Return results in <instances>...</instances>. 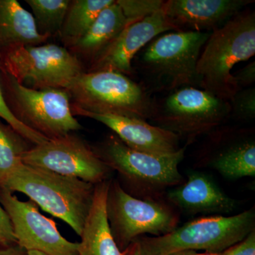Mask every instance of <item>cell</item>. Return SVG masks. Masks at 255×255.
I'll return each mask as SVG.
<instances>
[{"label":"cell","instance_id":"cell-1","mask_svg":"<svg viewBox=\"0 0 255 255\" xmlns=\"http://www.w3.org/2000/svg\"><path fill=\"white\" fill-rule=\"evenodd\" d=\"M255 54V12H240L211 32L196 66L198 88L231 102L240 90L233 67Z\"/></svg>","mask_w":255,"mask_h":255},{"label":"cell","instance_id":"cell-2","mask_svg":"<svg viewBox=\"0 0 255 255\" xmlns=\"http://www.w3.org/2000/svg\"><path fill=\"white\" fill-rule=\"evenodd\" d=\"M95 188V184L81 179L23 163L1 189L22 193L43 211L66 223L80 236L91 209Z\"/></svg>","mask_w":255,"mask_h":255},{"label":"cell","instance_id":"cell-3","mask_svg":"<svg viewBox=\"0 0 255 255\" xmlns=\"http://www.w3.org/2000/svg\"><path fill=\"white\" fill-rule=\"evenodd\" d=\"M70 105L99 114L151 119L154 100L147 89L117 72H86L65 89Z\"/></svg>","mask_w":255,"mask_h":255},{"label":"cell","instance_id":"cell-4","mask_svg":"<svg viewBox=\"0 0 255 255\" xmlns=\"http://www.w3.org/2000/svg\"><path fill=\"white\" fill-rule=\"evenodd\" d=\"M253 209L231 216H214L189 221L158 237L137 238L142 255H168L185 251L220 254L255 231Z\"/></svg>","mask_w":255,"mask_h":255},{"label":"cell","instance_id":"cell-5","mask_svg":"<svg viewBox=\"0 0 255 255\" xmlns=\"http://www.w3.org/2000/svg\"><path fill=\"white\" fill-rule=\"evenodd\" d=\"M211 33L178 31L154 38L140 58V68L152 89L170 92L197 87L196 66Z\"/></svg>","mask_w":255,"mask_h":255},{"label":"cell","instance_id":"cell-6","mask_svg":"<svg viewBox=\"0 0 255 255\" xmlns=\"http://www.w3.org/2000/svg\"><path fill=\"white\" fill-rule=\"evenodd\" d=\"M0 89L15 118L48 140L82 128L72 113L70 97L64 89L27 88L1 68Z\"/></svg>","mask_w":255,"mask_h":255},{"label":"cell","instance_id":"cell-7","mask_svg":"<svg viewBox=\"0 0 255 255\" xmlns=\"http://www.w3.org/2000/svg\"><path fill=\"white\" fill-rule=\"evenodd\" d=\"M231 117L229 102L195 87H185L154 100L151 120L190 143L211 133Z\"/></svg>","mask_w":255,"mask_h":255},{"label":"cell","instance_id":"cell-8","mask_svg":"<svg viewBox=\"0 0 255 255\" xmlns=\"http://www.w3.org/2000/svg\"><path fill=\"white\" fill-rule=\"evenodd\" d=\"M0 68L23 86L33 90L64 89L85 71L65 47L48 43L21 46L0 53Z\"/></svg>","mask_w":255,"mask_h":255},{"label":"cell","instance_id":"cell-9","mask_svg":"<svg viewBox=\"0 0 255 255\" xmlns=\"http://www.w3.org/2000/svg\"><path fill=\"white\" fill-rule=\"evenodd\" d=\"M107 214L114 241L122 252L143 235L158 237L177 227V215L169 206L136 199L116 180L110 181Z\"/></svg>","mask_w":255,"mask_h":255},{"label":"cell","instance_id":"cell-10","mask_svg":"<svg viewBox=\"0 0 255 255\" xmlns=\"http://www.w3.org/2000/svg\"><path fill=\"white\" fill-rule=\"evenodd\" d=\"M93 148L111 169L142 187L163 189L183 182L179 164L184 159L186 147L172 155H153L130 148L117 135H110Z\"/></svg>","mask_w":255,"mask_h":255},{"label":"cell","instance_id":"cell-11","mask_svg":"<svg viewBox=\"0 0 255 255\" xmlns=\"http://www.w3.org/2000/svg\"><path fill=\"white\" fill-rule=\"evenodd\" d=\"M22 160L27 165L95 185L107 180L111 170L93 147L73 132L33 146Z\"/></svg>","mask_w":255,"mask_h":255},{"label":"cell","instance_id":"cell-12","mask_svg":"<svg viewBox=\"0 0 255 255\" xmlns=\"http://www.w3.org/2000/svg\"><path fill=\"white\" fill-rule=\"evenodd\" d=\"M0 204L9 216L16 244L26 252L79 255V243L64 238L54 221L42 215L33 201L19 200L11 191L1 189Z\"/></svg>","mask_w":255,"mask_h":255},{"label":"cell","instance_id":"cell-13","mask_svg":"<svg viewBox=\"0 0 255 255\" xmlns=\"http://www.w3.org/2000/svg\"><path fill=\"white\" fill-rule=\"evenodd\" d=\"M169 31L179 29L167 17L162 6L153 14L128 25L113 43L89 65L86 72L110 70L127 76L132 75V61L135 55L160 33Z\"/></svg>","mask_w":255,"mask_h":255},{"label":"cell","instance_id":"cell-14","mask_svg":"<svg viewBox=\"0 0 255 255\" xmlns=\"http://www.w3.org/2000/svg\"><path fill=\"white\" fill-rule=\"evenodd\" d=\"M73 115L82 116L103 124L115 135L134 150L157 155L176 153L179 147V137L174 132L147 123L142 119L112 114L90 113L70 105Z\"/></svg>","mask_w":255,"mask_h":255},{"label":"cell","instance_id":"cell-15","mask_svg":"<svg viewBox=\"0 0 255 255\" xmlns=\"http://www.w3.org/2000/svg\"><path fill=\"white\" fill-rule=\"evenodd\" d=\"M253 0H168L166 16L182 31L212 32L234 17Z\"/></svg>","mask_w":255,"mask_h":255},{"label":"cell","instance_id":"cell-16","mask_svg":"<svg viewBox=\"0 0 255 255\" xmlns=\"http://www.w3.org/2000/svg\"><path fill=\"white\" fill-rule=\"evenodd\" d=\"M167 199L174 206L190 214L232 212L236 202L225 194L209 176L194 172L187 180L169 191Z\"/></svg>","mask_w":255,"mask_h":255},{"label":"cell","instance_id":"cell-17","mask_svg":"<svg viewBox=\"0 0 255 255\" xmlns=\"http://www.w3.org/2000/svg\"><path fill=\"white\" fill-rule=\"evenodd\" d=\"M110 181L96 184L91 209L79 243V255H125L119 250L107 219V199Z\"/></svg>","mask_w":255,"mask_h":255},{"label":"cell","instance_id":"cell-18","mask_svg":"<svg viewBox=\"0 0 255 255\" xmlns=\"http://www.w3.org/2000/svg\"><path fill=\"white\" fill-rule=\"evenodd\" d=\"M128 25L117 0L101 11L90 29L68 50L88 65L97 58Z\"/></svg>","mask_w":255,"mask_h":255},{"label":"cell","instance_id":"cell-19","mask_svg":"<svg viewBox=\"0 0 255 255\" xmlns=\"http://www.w3.org/2000/svg\"><path fill=\"white\" fill-rule=\"evenodd\" d=\"M50 37L37 29L33 15L16 0H0V53L21 46H41Z\"/></svg>","mask_w":255,"mask_h":255},{"label":"cell","instance_id":"cell-20","mask_svg":"<svg viewBox=\"0 0 255 255\" xmlns=\"http://www.w3.org/2000/svg\"><path fill=\"white\" fill-rule=\"evenodd\" d=\"M211 167L228 179L255 176L254 137L234 140L220 147L211 157Z\"/></svg>","mask_w":255,"mask_h":255},{"label":"cell","instance_id":"cell-21","mask_svg":"<svg viewBox=\"0 0 255 255\" xmlns=\"http://www.w3.org/2000/svg\"><path fill=\"white\" fill-rule=\"evenodd\" d=\"M115 0H73L59 33L64 47L75 46L91 27L101 11Z\"/></svg>","mask_w":255,"mask_h":255},{"label":"cell","instance_id":"cell-22","mask_svg":"<svg viewBox=\"0 0 255 255\" xmlns=\"http://www.w3.org/2000/svg\"><path fill=\"white\" fill-rule=\"evenodd\" d=\"M33 146L10 126L0 121V189L23 164V156Z\"/></svg>","mask_w":255,"mask_h":255},{"label":"cell","instance_id":"cell-23","mask_svg":"<svg viewBox=\"0 0 255 255\" xmlns=\"http://www.w3.org/2000/svg\"><path fill=\"white\" fill-rule=\"evenodd\" d=\"M71 0H25L33 12L37 29L51 38L59 35Z\"/></svg>","mask_w":255,"mask_h":255},{"label":"cell","instance_id":"cell-24","mask_svg":"<svg viewBox=\"0 0 255 255\" xmlns=\"http://www.w3.org/2000/svg\"><path fill=\"white\" fill-rule=\"evenodd\" d=\"M164 1L162 0H117L128 25L153 14L162 7Z\"/></svg>","mask_w":255,"mask_h":255},{"label":"cell","instance_id":"cell-25","mask_svg":"<svg viewBox=\"0 0 255 255\" xmlns=\"http://www.w3.org/2000/svg\"><path fill=\"white\" fill-rule=\"evenodd\" d=\"M231 116L241 120H253L255 117V89L239 90L230 102Z\"/></svg>","mask_w":255,"mask_h":255},{"label":"cell","instance_id":"cell-26","mask_svg":"<svg viewBox=\"0 0 255 255\" xmlns=\"http://www.w3.org/2000/svg\"><path fill=\"white\" fill-rule=\"evenodd\" d=\"M0 118L2 119L6 124L12 128L21 136L24 137L28 142H31L32 145H40V144L48 140L46 137L43 136L38 132L33 131L31 129L28 128V127L23 125L19 121L15 118L3 98L1 89H0Z\"/></svg>","mask_w":255,"mask_h":255},{"label":"cell","instance_id":"cell-27","mask_svg":"<svg viewBox=\"0 0 255 255\" xmlns=\"http://www.w3.org/2000/svg\"><path fill=\"white\" fill-rule=\"evenodd\" d=\"M16 244L11 221L6 211L0 204V248Z\"/></svg>","mask_w":255,"mask_h":255},{"label":"cell","instance_id":"cell-28","mask_svg":"<svg viewBox=\"0 0 255 255\" xmlns=\"http://www.w3.org/2000/svg\"><path fill=\"white\" fill-rule=\"evenodd\" d=\"M221 255H255V231H252L246 238L230 247Z\"/></svg>","mask_w":255,"mask_h":255},{"label":"cell","instance_id":"cell-29","mask_svg":"<svg viewBox=\"0 0 255 255\" xmlns=\"http://www.w3.org/2000/svg\"><path fill=\"white\" fill-rule=\"evenodd\" d=\"M233 75L240 90L251 86L255 81V62L248 64Z\"/></svg>","mask_w":255,"mask_h":255},{"label":"cell","instance_id":"cell-30","mask_svg":"<svg viewBox=\"0 0 255 255\" xmlns=\"http://www.w3.org/2000/svg\"><path fill=\"white\" fill-rule=\"evenodd\" d=\"M0 255H27V252L15 244L6 248H0Z\"/></svg>","mask_w":255,"mask_h":255},{"label":"cell","instance_id":"cell-31","mask_svg":"<svg viewBox=\"0 0 255 255\" xmlns=\"http://www.w3.org/2000/svg\"><path fill=\"white\" fill-rule=\"evenodd\" d=\"M125 255H142L140 246L137 241H133L125 251Z\"/></svg>","mask_w":255,"mask_h":255},{"label":"cell","instance_id":"cell-32","mask_svg":"<svg viewBox=\"0 0 255 255\" xmlns=\"http://www.w3.org/2000/svg\"><path fill=\"white\" fill-rule=\"evenodd\" d=\"M168 255H221V253L220 254H212V253H197L196 251H180L177 252V253H172V254H169Z\"/></svg>","mask_w":255,"mask_h":255},{"label":"cell","instance_id":"cell-33","mask_svg":"<svg viewBox=\"0 0 255 255\" xmlns=\"http://www.w3.org/2000/svg\"><path fill=\"white\" fill-rule=\"evenodd\" d=\"M27 255H47L37 251H27Z\"/></svg>","mask_w":255,"mask_h":255}]
</instances>
